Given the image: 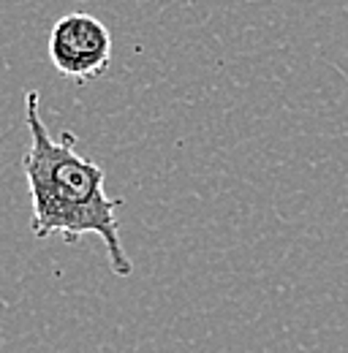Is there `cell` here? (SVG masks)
<instances>
[{
    "label": "cell",
    "mask_w": 348,
    "mask_h": 353,
    "mask_svg": "<svg viewBox=\"0 0 348 353\" xmlns=\"http://www.w3.org/2000/svg\"><path fill=\"white\" fill-rule=\"evenodd\" d=\"M41 95L36 90L25 92V123L30 144L22 158V172L30 193V228L39 239L63 236L66 242H79L93 234L104 242L109 269L117 277L133 272L128 253L123 248L117 210L123 199H109L104 188V169L77 150L74 133H60L55 139L41 117Z\"/></svg>",
    "instance_id": "obj_1"
},
{
    "label": "cell",
    "mask_w": 348,
    "mask_h": 353,
    "mask_svg": "<svg viewBox=\"0 0 348 353\" xmlns=\"http://www.w3.org/2000/svg\"><path fill=\"white\" fill-rule=\"evenodd\" d=\"M49 60L71 82H93L112 65V33L93 14H66L49 30Z\"/></svg>",
    "instance_id": "obj_2"
}]
</instances>
